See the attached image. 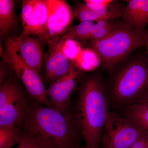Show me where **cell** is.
Wrapping results in <instances>:
<instances>
[{"label":"cell","instance_id":"6da1fadb","mask_svg":"<svg viewBox=\"0 0 148 148\" xmlns=\"http://www.w3.org/2000/svg\"><path fill=\"white\" fill-rule=\"evenodd\" d=\"M22 125L26 132L40 136L55 148L76 147L79 130L68 110L60 111L35 103L29 104Z\"/></svg>","mask_w":148,"mask_h":148},{"label":"cell","instance_id":"7a4b0ae2","mask_svg":"<svg viewBox=\"0 0 148 148\" xmlns=\"http://www.w3.org/2000/svg\"><path fill=\"white\" fill-rule=\"evenodd\" d=\"M109 112L101 81L96 77L89 78L81 90L76 119L86 148H99Z\"/></svg>","mask_w":148,"mask_h":148},{"label":"cell","instance_id":"3957f363","mask_svg":"<svg viewBox=\"0 0 148 148\" xmlns=\"http://www.w3.org/2000/svg\"><path fill=\"white\" fill-rule=\"evenodd\" d=\"M147 32L121 22L107 36L90 41L89 45L99 53L103 67L109 71L132 51L145 45Z\"/></svg>","mask_w":148,"mask_h":148},{"label":"cell","instance_id":"277c9868","mask_svg":"<svg viewBox=\"0 0 148 148\" xmlns=\"http://www.w3.org/2000/svg\"><path fill=\"white\" fill-rule=\"evenodd\" d=\"M1 58L15 72L35 103L53 108L48 98L47 89L39 74L28 66L19 55L16 47V37L6 40Z\"/></svg>","mask_w":148,"mask_h":148},{"label":"cell","instance_id":"5b68a950","mask_svg":"<svg viewBox=\"0 0 148 148\" xmlns=\"http://www.w3.org/2000/svg\"><path fill=\"white\" fill-rule=\"evenodd\" d=\"M148 89V66L143 60L136 59L128 63L119 73L113 91L118 101L128 103Z\"/></svg>","mask_w":148,"mask_h":148},{"label":"cell","instance_id":"8992f818","mask_svg":"<svg viewBox=\"0 0 148 148\" xmlns=\"http://www.w3.org/2000/svg\"><path fill=\"white\" fill-rule=\"evenodd\" d=\"M28 103L18 86L5 81L0 87V127L22 125Z\"/></svg>","mask_w":148,"mask_h":148},{"label":"cell","instance_id":"52a82bcc","mask_svg":"<svg viewBox=\"0 0 148 148\" xmlns=\"http://www.w3.org/2000/svg\"><path fill=\"white\" fill-rule=\"evenodd\" d=\"M145 130L114 113L109 112L102 141L103 148H130Z\"/></svg>","mask_w":148,"mask_h":148},{"label":"cell","instance_id":"ba28073f","mask_svg":"<svg viewBox=\"0 0 148 148\" xmlns=\"http://www.w3.org/2000/svg\"><path fill=\"white\" fill-rule=\"evenodd\" d=\"M49 11V0L22 1L21 20L23 30L19 38L33 35L43 42H48Z\"/></svg>","mask_w":148,"mask_h":148},{"label":"cell","instance_id":"9c48e42d","mask_svg":"<svg viewBox=\"0 0 148 148\" xmlns=\"http://www.w3.org/2000/svg\"><path fill=\"white\" fill-rule=\"evenodd\" d=\"M82 71L73 66L66 75L52 83L47 89L51 105L60 111L67 110L70 99L82 75Z\"/></svg>","mask_w":148,"mask_h":148},{"label":"cell","instance_id":"30bf717a","mask_svg":"<svg viewBox=\"0 0 148 148\" xmlns=\"http://www.w3.org/2000/svg\"><path fill=\"white\" fill-rule=\"evenodd\" d=\"M49 5L47 29L49 41L61 36L69 29L74 13L65 1L49 0Z\"/></svg>","mask_w":148,"mask_h":148},{"label":"cell","instance_id":"8fae6325","mask_svg":"<svg viewBox=\"0 0 148 148\" xmlns=\"http://www.w3.org/2000/svg\"><path fill=\"white\" fill-rule=\"evenodd\" d=\"M48 43L45 75L49 82L53 83L67 73L73 65L62 51L60 36L50 40Z\"/></svg>","mask_w":148,"mask_h":148},{"label":"cell","instance_id":"7c38bea8","mask_svg":"<svg viewBox=\"0 0 148 148\" xmlns=\"http://www.w3.org/2000/svg\"><path fill=\"white\" fill-rule=\"evenodd\" d=\"M19 55L24 62L39 74L43 62V53L39 42L30 36L16 37Z\"/></svg>","mask_w":148,"mask_h":148},{"label":"cell","instance_id":"4fadbf2b","mask_svg":"<svg viewBox=\"0 0 148 148\" xmlns=\"http://www.w3.org/2000/svg\"><path fill=\"white\" fill-rule=\"evenodd\" d=\"M122 14V22L131 28L145 30L148 24V0H129Z\"/></svg>","mask_w":148,"mask_h":148},{"label":"cell","instance_id":"5bb4252c","mask_svg":"<svg viewBox=\"0 0 148 148\" xmlns=\"http://www.w3.org/2000/svg\"><path fill=\"white\" fill-rule=\"evenodd\" d=\"M102 21H85L69 28L64 34L59 36L62 39L71 38L77 41L89 40L90 35L101 24Z\"/></svg>","mask_w":148,"mask_h":148},{"label":"cell","instance_id":"9a60e30c","mask_svg":"<svg viewBox=\"0 0 148 148\" xmlns=\"http://www.w3.org/2000/svg\"><path fill=\"white\" fill-rule=\"evenodd\" d=\"M101 63L99 53L91 48L87 47L82 49L73 64L81 71L90 72L97 69Z\"/></svg>","mask_w":148,"mask_h":148},{"label":"cell","instance_id":"2e32d148","mask_svg":"<svg viewBox=\"0 0 148 148\" xmlns=\"http://www.w3.org/2000/svg\"><path fill=\"white\" fill-rule=\"evenodd\" d=\"M14 1L12 0L0 1V36L7 34L15 24Z\"/></svg>","mask_w":148,"mask_h":148},{"label":"cell","instance_id":"e0dca14e","mask_svg":"<svg viewBox=\"0 0 148 148\" xmlns=\"http://www.w3.org/2000/svg\"><path fill=\"white\" fill-rule=\"evenodd\" d=\"M126 115L132 124L148 132V105L138 103L128 107Z\"/></svg>","mask_w":148,"mask_h":148},{"label":"cell","instance_id":"ac0fdd59","mask_svg":"<svg viewBox=\"0 0 148 148\" xmlns=\"http://www.w3.org/2000/svg\"><path fill=\"white\" fill-rule=\"evenodd\" d=\"M22 135L19 127H0V148H10L18 145Z\"/></svg>","mask_w":148,"mask_h":148},{"label":"cell","instance_id":"d6986e66","mask_svg":"<svg viewBox=\"0 0 148 148\" xmlns=\"http://www.w3.org/2000/svg\"><path fill=\"white\" fill-rule=\"evenodd\" d=\"M16 148H55L43 138L26 132L22 134L21 141Z\"/></svg>","mask_w":148,"mask_h":148},{"label":"cell","instance_id":"ffe728a7","mask_svg":"<svg viewBox=\"0 0 148 148\" xmlns=\"http://www.w3.org/2000/svg\"><path fill=\"white\" fill-rule=\"evenodd\" d=\"M61 41L63 53L73 64L83 48L81 43L71 38L62 39L61 38Z\"/></svg>","mask_w":148,"mask_h":148},{"label":"cell","instance_id":"44dd1931","mask_svg":"<svg viewBox=\"0 0 148 148\" xmlns=\"http://www.w3.org/2000/svg\"><path fill=\"white\" fill-rule=\"evenodd\" d=\"M118 24L113 21H103L99 27L91 34L89 40H97L103 38L110 34Z\"/></svg>","mask_w":148,"mask_h":148},{"label":"cell","instance_id":"7402d4cb","mask_svg":"<svg viewBox=\"0 0 148 148\" xmlns=\"http://www.w3.org/2000/svg\"><path fill=\"white\" fill-rule=\"evenodd\" d=\"M130 148H148V132L145 131L143 135Z\"/></svg>","mask_w":148,"mask_h":148},{"label":"cell","instance_id":"603a6c76","mask_svg":"<svg viewBox=\"0 0 148 148\" xmlns=\"http://www.w3.org/2000/svg\"><path fill=\"white\" fill-rule=\"evenodd\" d=\"M114 1L112 0H85V3H90L95 4L99 5L108 6L110 5Z\"/></svg>","mask_w":148,"mask_h":148},{"label":"cell","instance_id":"cb8c5ba5","mask_svg":"<svg viewBox=\"0 0 148 148\" xmlns=\"http://www.w3.org/2000/svg\"><path fill=\"white\" fill-rule=\"evenodd\" d=\"M139 103L148 105V93Z\"/></svg>","mask_w":148,"mask_h":148},{"label":"cell","instance_id":"d4e9b609","mask_svg":"<svg viewBox=\"0 0 148 148\" xmlns=\"http://www.w3.org/2000/svg\"><path fill=\"white\" fill-rule=\"evenodd\" d=\"M146 51H147V55L148 60V31H147L146 34V43H145Z\"/></svg>","mask_w":148,"mask_h":148},{"label":"cell","instance_id":"484cf974","mask_svg":"<svg viewBox=\"0 0 148 148\" xmlns=\"http://www.w3.org/2000/svg\"><path fill=\"white\" fill-rule=\"evenodd\" d=\"M72 148H79V147H78L77 146H76V147H74Z\"/></svg>","mask_w":148,"mask_h":148}]
</instances>
